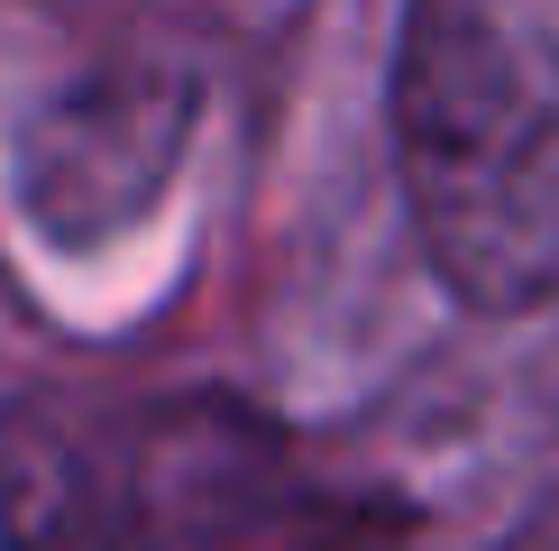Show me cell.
<instances>
[{
	"label": "cell",
	"instance_id": "cell-1",
	"mask_svg": "<svg viewBox=\"0 0 559 551\" xmlns=\"http://www.w3.org/2000/svg\"><path fill=\"white\" fill-rule=\"evenodd\" d=\"M394 175L459 304H559V0H413Z\"/></svg>",
	"mask_w": 559,
	"mask_h": 551
},
{
	"label": "cell",
	"instance_id": "cell-2",
	"mask_svg": "<svg viewBox=\"0 0 559 551\" xmlns=\"http://www.w3.org/2000/svg\"><path fill=\"white\" fill-rule=\"evenodd\" d=\"M147 551H404L413 515L331 488L239 405H175L129 469Z\"/></svg>",
	"mask_w": 559,
	"mask_h": 551
},
{
	"label": "cell",
	"instance_id": "cell-3",
	"mask_svg": "<svg viewBox=\"0 0 559 551\" xmlns=\"http://www.w3.org/2000/svg\"><path fill=\"white\" fill-rule=\"evenodd\" d=\"M183 129H193L183 74H92L37 110L19 148V194L56 239H102L166 184Z\"/></svg>",
	"mask_w": 559,
	"mask_h": 551
},
{
	"label": "cell",
	"instance_id": "cell-4",
	"mask_svg": "<svg viewBox=\"0 0 559 551\" xmlns=\"http://www.w3.org/2000/svg\"><path fill=\"white\" fill-rule=\"evenodd\" d=\"M0 551H147L129 469L46 396L0 413Z\"/></svg>",
	"mask_w": 559,
	"mask_h": 551
},
{
	"label": "cell",
	"instance_id": "cell-5",
	"mask_svg": "<svg viewBox=\"0 0 559 551\" xmlns=\"http://www.w3.org/2000/svg\"><path fill=\"white\" fill-rule=\"evenodd\" d=\"M523 551H559V515H550V524H532V534H523Z\"/></svg>",
	"mask_w": 559,
	"mask_h": 551
}]
</instances>
